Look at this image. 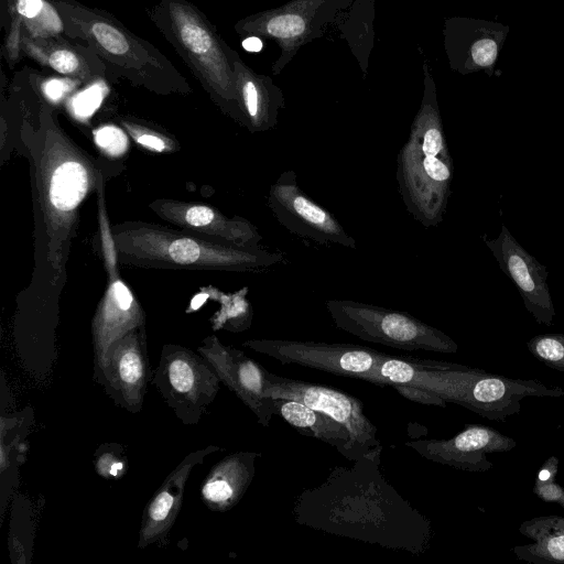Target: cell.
<instances>
[{
    "label": "cell",
    "instance_id": "obj_1",
    "mask_svg": "<svg viewBox=\"0 0 564 564\" xmlns=\"http://www.w3.org/2000/svg\"><path fill=\"white\" fill-rule=\"evenodd\" d=\"M379 373L386 386L410 384L430 390L446 403L462 405L480 416L506 421L517 414L527 397L564 395L560 387L534 379H512L482 369L435 360L397 358L387 355Z\"/></svg>",
    "mask_w": 564,
    "mask_h": 564
},
{
    "label": "cell",
    "instance_id": "obj_2",
    "mask_svg": "<svg viewBox=\"0 0 564 564\" xmlns=\"http://www.w3.org/2000/svg\"><path fill=\"white\" fill-rule=\"evenodd\" d=\"M424 89L408 141L398 154L397 180L406 210L424 227L437 226L444 217L453 160L449 154L436 85L429 63H423Z\"/></svg>",
    "mask_w": 564,
    "mask_h": 564
},
{
    "label": "cell",
    "instance_id": "obj_3",
    "mask_svg": "<svg viewBox=\"0 0 564 564\" xmlns=\"http://www.w3.org/2000/svg\"><path fill=\"white\" fill-rule=\"evenodd\" d=\"M65 24V35L90 46L108 75L156 91H187L189 85L155 46L135 35L110 13L76 0H51Z\"/></svg>",
    "mask_w": 564,
    "mask_h": 564
},
{
    "label": "cell",
    "instance_id": "obj_4",
    "mask_svg": "<svg viewBox=\"0 0 564 564\" xmlns=\"http://www.w3.org/2000/svg\"><path fill=\"white\" fill-rule=\"evenodd\" d=\"M147 13L209 95L239 111L232 48L207 17L188 0H156Z\"/></svg>",
    "mask_w": 564,
    "mask_h": 564
},
{
    "label": "cell",
    "instance_id": "obj_5",
    "mask_svg": "<svg viewBox=\"0 0 564 564\" xmlns=\"http://www.w3.org/2000/svg\"><path fill=\"white\" fill-rule=\"evenodd\" d=\"M325 306L338 328L366 341L410 351L458 350L445 333L405 312L351 300H327Z\"/></svg>",
    "mask_w": 564,
    "mask_h": 564
},
{
    "label": "cell",
    "instance_id": "obj_6",
    "mask_svg": "<svg viewBox=\"0 0 564 564\" xmlns=\"http://www.w3.org/2000/svg\"><path fill=\"white\" fill-rule=\"evenodd\" d=\"M351 0H291L239 20L234 29L239 35L273 40L280 55L272 65L279 75L300 48L323 35L327 24L348 8Z\"/></svg>",
    "mask_w": 564,
    "mask_h": 564
},
{
    "label": "cell",
    "instance_id": "obj_7",
    "mask_svg": "<svg viewBox=\"0 0 564 564\" xmlns=\"http://www.w3.org/2000/svg\"><path fill=\"white\" fill-rule=\"evenodd\" d=\"M220 379L202 356L181 347H165L151 383L175 415L196 424L215 400Z\"/></svg>",
    "mask_w": 564,
    "mask_h": 564
},
{
    "label": "cell",
    "instance_id": "obj_8",
    "mask_svg": "<svg viewBox=\"0 0 564 564\" xmlns=\"http://www.w3.org/2000/svg\"><path fill=\"white\" fill-rule=\"evenodd\" d=\"M243 345L282 364H296L336 376L386 386L379 373V367L387 354L369 347L284 339H256L246 341Z\"/></svg>",
    "mask_w": 564,
    "mask_h": 564
},
{
    "label": "cell",
    "instance_id": "obj_9",
    "mask_svg": "<svg viewBox=\"0 0 564 564\" xmlns=\"http://www.w3.org/2000/svg\"><path fill=\"white\" fill-rule=\"evenodd\" d=\"M268 206L280 225L293 235L324 246L357 249L356 240L337 218L300 187L294 171H284L270 186Z\"/></svg>",
    "mask_w": 564,
    "mask_h": 564
},
{
    "label": "cell",
    "instance_id": "obj_10",
    "mask_svg": "<svg viewBox=\"0 0 564 564\" xmlns=\"http://www.w3.org/2000/svg\"><path fill=\"white\" fill-rule=\"evenodd\" d=\"M269 395L299 401L346 426L364 457L379 446L377 429L364 412L362 403L333 388L268 372Z\"/></svg>",
    "mask_w": 564,
    "mask_h": 564
},
{
    "label": "cell",
    "instance_id": "obj_11",
    "mask_svg": "<svg viewBox=\"0 0 564 564\" xmlns=\"http://www.w3.org/2000/svg\"><path fill=\"white\" fill-rule=\"evenodd\" d=\"M510 26L500 22L453 17L444 22V48L452 70L462 75L485 72L489 77Z\"/></svg>",
    "mask_w": 564,
    "mask_h": 564
},
{
    "label": "cell",
    "instance_id": "obj_12",
    "mask_svg": "<svg viewBox=\"0 0 564 564\" xmlns=\"http://www.w3.org/2000/svg\"><path fill=\"white\" fill-rule=\"evenodd\" d=\"M151 367L144 343L123 335L109 346L104 359L95 365V378L115 403L129 412L141 410Z\"/></svg>",
    "mask_w": 564,
    "mask_h": 564
},
{
    "label": "cell",
    "instance_id": "obj_13",
    "mask_svg": "<svg viewBox=\"0 0 564 564\" xmlns=\"http://www.w3.org/2000/svg\"><path fill=\"white\" fill-rule=\"evenodd\" d=\"M198 351L220 381L253 412L259 423L269 426L275 414L273 398L269 395V371L242 351L225 346L214 337L207 339Z\"/></svg>",
    "mask_w": 564,
    "mask_h": 564
},
{
    "label": "cell",
    "instance_id": "obj_14",
    "mask_svg": "<svg viewBox=\"0 0 564 564\" xmlns=\"http://www.w3.org/2000/svg\"><path fill=\"white\" fill-rule=\"evenodd\" d=\"M500 269L516 284L527 310L539 324L551 326L555 308L549 291L547 269L525 251L502 225L494 240H485Z\"/></svg>",
    "mask_w": 564,
    "mask_h": 564
},
{
    "label": "cell",
    "instance_id": "obj_15",
    "mask_svg": "<svg viewBox=\"0 0 564 564\" xmlns=\"http://www.w3.org/2000/svg\"><path fill=\"white\" fill-rule=\"evenodd\" d=\"M405 445L426 459L456 469L486 471L494 467L487 454L509 452L516 447L517 442L495 429L467 424L452 438L410 441Z\"/></svg>",
    "mask_w": 564,
    "mask_h": 564
},
{
    "label": "cell",
    "instance_id": "obj_16",
    "mask_svg": "<svg viewBox=\"0 0 564 564\" xmlns=\"http://www.w3.org/2000/svg\"><path fill=\"white\" fill-rule=\"evenodd\" d=\"M217 446H208L188 454L165 478L148 502L140 527L139 547H145L165 538L180 512L186 481L195 466L204 462Z\"/></svg>",
    "mask_w": 564,
    "mask_h": 564
},
{
    "label": "cell",
    "instance_id": "obj_17",
    "mask_svg": "<svg viewBox=\"0 0 564 564\" xmlns=\"http://www.w3.org/2000/svg\"><path fill=\"white\" fill-rule=\"evenodd\" d=\"M21 51L43 66L82 83L97 82L107 74L104 62L87 44L58 35L31 37L21 34Z\"/></svg>",
    "mask_w": 564,
    "mask_h": 564
},
{
    "label": "cell",
    "instance_id": "obj_18",
    "mask_svg": "<svg viewBox=\"0 0 564 564\" xmlns=\"http://www.w3.org/2000/svg\"><path fill=\"white\" fill-rule=\"evenodd\" d=\"M237 100L248 127L253 131L273 129L280 111L285 107L282 90L271 77L249 67L232 50L231 53Z\"/></svg>",
    "mask_w": 564,
    "mask_h": 564
},
{
    "label": "cell",
    "instance_id": "obj_19",
    "mask_svg": "<svg viewBox=\"0 0 564 564\" xmlns=\"http://www.w3.org/2000/svg\"><path fill=\"white\" fill-rule=\"evenodd\" d=\"M259 454L239 452L218 462L202 484V499L213 510L227 511L239 502L249 487Z\"/></svg>",
    "mask_w": 564,
    "mask_h": 564
},
{
    "label": "cell",
    "instance_id": "obj_20",
    "mask_svg": "<svg viewBox=\"0 0 564 564\" xmlns=\"http://www.w3.org/2000/svg\"><path fill=\"white\" fill-rule=\"evenodd\" d=\"M274 412L301 434L315 437L334 446L349 459L364 457L352 443L349 431L330 416L299 401L273 399Z\"/></svg>",
    "mask_w": 564,
    "mask_h": 564
},
{
    "label": "cell",
    "instance_id": "obj_21",
    "mask_svg": "<svg viewBox=\"0 0 564 564\" xmlns=\"http://www.w3.org/2000/svg\"><path fill=\"white\" fill-rule=\"evenodd\" d=\"M519 532L532 541L512 547L519 560L533 564H564V517L541 516L525 520Z\"/></svg>",
    "mask_w": 564,
    "mask_h": 564
},
{
    "label": "cell",
    "instance_id": "obj_22",
    "mask_svg": "<svg viewBox=\"0 0 564 564\" xmlns=\"http://www.w3.org/2000/svg\"><path fill=\"white\" fill-rule=\"evenodd\" d=\"M9 22L18 24L21 34L31 37L65 35V24L51 0H3Z\"/></svg>",
    "mask_w": 564,
    "mask_h": 564
},
{
    "label": "cell",
    "instance_id": "obj_23",
    "mask_svg": "<svg viewBox=\"0 0 564 564\" xmlns=\"http://www.w3.org/2000/svg\"><path fill=\"white\" fill-rule=\"evenodd\" d=\"M87 187L88 177L84 166L77 162H65L52 176L51 200L56 208L70 210L83 199Z\"/></svg>",
    "mask_w": 564,
    "mask_h": 564
},
{
    "label": "cell",
    "instance_id": "obj_24",
    "mask_svg": "<svg viewBox=\"0 0 564 564\" xmlns=\"http://www.w3.org/2000/svg\"><path fill=\"white\" fill-rule=\"evenodd\" d=\"M530 352L552 369L564 372V334H543L527 343Z\"/></svg>",
    "mask_w": 564,
    "mask_h": 564
},
{
    "label": "cell",
    "instance_id": "obj_25",
    "mask_svg": "<svg viewBox=\"0 0 564 564\" xmlns=\"http://www.w3.org/2000/svg\"><path fill=\"white\" fill-rule=\"evenodd\" d=\"M558 468V458L551 456L541 466L533 492L545 502H556L564 509V488L555 481Z\"/></svg>",
    "mask_w": 564,
    "mask_h": 564
},
{
    "label": "cell",
    "instance_id": "obj_26",
    "mask_svg": "<svg viewBox=\"0 0 564 564\" xmlns=\"http://www.w3.org/2000/svg\"><path fill=\"white\" fill-rule=\"evenodd\" d=\"M170 257L177 263L189 264L204 258V248L196 241L182 238L173 241L169 246Z\"/></svg>",
    "mask_w": 564,
    "mask_h": 564
},
{
    "label": "cell",
    "instance_id": "obj_27",
    "mask_svg": "<svg viewBox=\"0 0 564 564\" xmlns=\"http://www.w3.org/2000/svg\"><path fill=\"white\" fill-rule=\"evenodd\" d=\"M97 144L112 155L121 154L127 148V137L117 127L107 126L95 132Z\"/></svg>",
    "mask_w": 564,
    "mask_h": 564
},
{
    "label": "cell",
    "instance_id": "obj_28",
    "mask_svg": "<svg viewBox=\"0 0 564 564\" xmlns=\"http://www.w3.org/2000/svg\"><path fill=\"white\" fill-rule=\"evenodd\" d=\"M391 387L394 388L401 395L412 401L426 405H438L442 408L446 406V402L436 393L430 390L415 386L399 383L392 384Z\"/></svg>",
    "mask_w": 564,
    "mask_h": 564
},
{
    "label": "cell",
    "instance_id": "obj_29",
    "mask_svg": "<svg viewBox=\"0 0 564 564\" xmlns=\"http://www.w3.org/2000/svg\"><path fill=\"white\" fill-rule=\"evenodd\" d=\"M82 82L64 77H53L41 84L43 94L52 101H58L74 90Z\"/></svg>",
    "mask_w": 564,
    "mask_h": 564
},
{
    "label": "cell",
    "instance_id": "obj_30",
    "mask_svg": "<svg viewBox=\"0 0 564 564\" xmlns=\"http://www.w3.org/2000/svg\"><path fill=\"white\" fill-rule=\"evenodd\" d=\"M102 98L97 85L80 93L73 99V109L78 117H88L99 106Z\"/></svg>",
    "mask_w": 564,
    "mask_h": 564
},
{
    "label": "cell",
    "instance_id": "obj_31",
    "mask_svg": "<svg viewBox=\"0 0 564 564\" xmlns=\"http://www.w3.org/2000/svg\"><path fill=\"white\" fill-rule=\"evenodd\" d=\"M220 217V216H219ZM215 212L207 206H192L185 213V221L194 227L212 226L217 218Z\"/></svg>",
    "mask_w": 564,
    "mask_h": 564
},
{
    "label": "cell",
    "instance_id": "obj_32",
    "mask_svg": "<svg viewBox=\"0 0 564 564\" xmlns=\"http://www.w3.org/2000/svg\"><path fill=\"white\" fill-rule=\"evenodd\" d=\"M113 297L116 300V303L123 310L128 311L131 308V305L133 303V299L127 286L121 283L120 281H117L113 284Z\"/></svg>",
    "mask_w": 564,
    "mask_h": 564
},
{
    "label": "cell",
    "instance_id": "obj_33",
    "mask_svg": "<svg viewBox=\"0 0 564 564\" xmlns=\"http://www.w3.org/2000/svg\"><path fill=\"white\" fill-rule=\"evenodd\" d=\"M138 141L142 145L153 149L155 151H162L165 148L163 140L152 134H141L138 138Z\"/></svg>",
    "mask_w": 564,
    "mask_h": 564
},
{
    "label": "cell",
    "instance_id": "obj_34",
    "mask_svg": "<svg viewBox=\"0 0 564 564\" xmlns=\"http://www.w3.org/2000/svg\"><path fill=\"white\" fill-rule=\"evenodd\" d=\"M242 47L248 52L257 53L262 48V41L258 36H247L242 41Z\"/></svg>",
    "mask_w": 564,
    "mask_h": 564
},
{
    "label": "cell",
    "instance_id": "obj_35",
    "mask_svg": "<svg viewBox=\"0 0 564 564\" xmlns=\"http://www.w3.org/2000/svg\"><path fill=\"white\" fill-rule=\"evenodd\" d=\"M207 299L206 294H198L192 302L193 308H198Z\"/></svg>",
    "mask_w": 564,
    "mask_h": 564
}]
</instances>
